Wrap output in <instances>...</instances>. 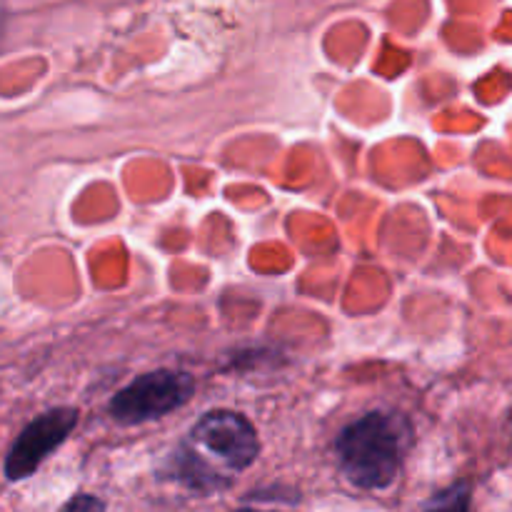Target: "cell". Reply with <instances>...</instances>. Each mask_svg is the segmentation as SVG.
<instances>
[{
    "mask_svg": "<svg viewBox=\"0 0 512 512\" xmlns=\"http://www.w3.org/2000/svg\"><path fill=\"white\" fill-rule=\"evenodd\" d=\"M65 508H68V510H73V508H105V505L100 503V500H95V498H75V500H70Z\"/></svg>",
    "mask_w": 512,
    "mask_h": 512,
    "instance_id": "5",
    "label": "cell"
},
{
    "mask_svg": "<svg viewBox=\"0 0 512 512\" xmlns=\"http://www.w3.org/2000/svg\"><path fill=\"white\" fill-rule=\"evenodd\" d=\"M195 395V380L178 370H153L140 375L113 395L108 410L115 423L140 425L183 408Z\"/></svg>",
    "mask_w": 512,
    "mask_h": 512,
    "instance_id": "3",
    "label": "cell"
},
{
    "mask_svg": "<svg viewBox=\"0 0 512 512\" xmlns=\"http://www.w3.org/2000/svg\"><path fill=\"white\" fill-rule=\"evenodd\" d=\"M260 440L245 415L210 410L173 455V473L195 493H218L258 460Z\"/></svg>",
    "mask_w": 512,
    "mask_h": 512,
    "instance_id": "1",
    "label": "cell"
},
{
    "mask_svg": "<svg viewBox=\"0 0 512 512\" xmlns=\"http://www.w3.org/2000/svg\"><path fill=\"white\" fill-rule=\"evenodd\" d=\"M410 443V425L403 415L375 413L340 430L335 440L340 470L363 490H385L398 480Z\"/></svg>",
    "mask_w": 512,
    "mask_h": 512,
    "instance_id": "2",
    "label": "cell"
},
{
    "mask_svg": "<svg viewBox=\"0 0 512 512\" xmlns=\"http://www.w3.org/2000/svg\"><path fill=\"white\" fill-rule=\"evenodd\" d=\"M75 425H78L75 408L48 410V413L38 415L33 423L25 425L3 460L5 480L18 483V480L30 478L40 468V463H45L50 453H55V448L68 440Z\"/></svg>",
    "mask_w": 512,
    "mask_h": 512,
    "instance_id": "4",
    "label": "cell"
}]
</instances>
